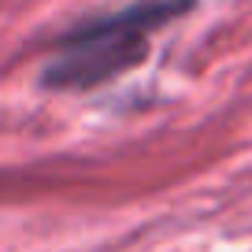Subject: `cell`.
I'll list each match as a JSON object with an SVG mask.
<instances>
[{
    "label": "cell",
    "mask_w": 252,
    "mask_h": 252,
    "mask_svg": "<svg viewBox=\"0 0 252 252\" xmlns=\"http://www.w3.org/2000/svg\"><path fill=\"white\" fill-rule=\"evenodd\" d=\"M189 8V0H145L115 15L82 23L60 41L45 67V86L56 89H93L145 60L152 33Z\"/></svg>",
    "instance_id": "6da1fadb"
}]
</instances>
